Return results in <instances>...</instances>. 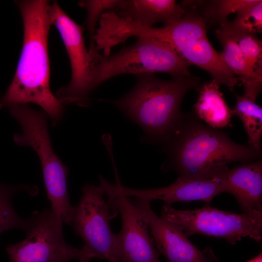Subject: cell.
<instances>
[{
  "label": "cell",
  "mask_w": 262,
  "mask_h": 262,
  "mask_svg": "<svg viewBox=\"0 0 262 262\" xmlns=\"http://www.w3.org/2000/svg\"><path fill=\"white\" fill-rule=\"evenodd\" d=\"M16 3L23 22V46L14 79L0 98V109L33 103L43 109L55 125L63 117V106L49 87V3L45 0H17Z\"/></svg>",
  "instance_id": "6da1fadb"
},
{
  "label": "cell",
  "mask_w": 262,
  "mask_h": 262,
  "mask_svg": "<svg viewBox=\"0 0 262 262\" xmlns=\"http://www.w3.org/2000/svg\"><path fill=\"white\" fill-rule=\"evenodd\" d=\"M162 147L167 156L163 169L185 178H213L228 170L230 163H249L262 156V150L233 142L227 133L204 124L193 111L184 114L173 136Z\"/></svg>",
  "instance_id": "7a4b0ae2"
},
{
  "label": "cell",
  "mask_w": 262,
  "mask_h": 262,
  "mask_svg": "<svg viewBox=\"0 0 262 262\" xmlns=\"http://www.w3.org/2000/svg\"><path fill=\"white\" fill-rule=\"evenodd\" d=\"M134 87L122 97L112 102L143 130L144 141L162 146L173 136L184 113L180 110L183 97L200 86L194 76L160 79L154 74L136 75Z\"/></svg>",
  "instance_id": "3957f363"
},
{
  "label": "cell",
  "mask_w": 262,
  "mask_h": 262,
  "mask_svg": "<svg viewBox=\"0 0 262 262\" xmlns=\"http://www.w3.org/2000/svg\"><path fill=\"white\" fill-rule=\"evenodd\" d=\"M185 10L176 22L161 28L144 27L122 18L115 25V36L121 42L131 36H147L162 41L171 47L190 66L195 65L208 72L220 84L232 92L238 85L236 77L220 58L209 41L207 22L190 0H183Z\"/></svg>",
  "instance_id": "277c9868"
},
{
  "label": "cell",
  "mask_w": 262,
  "mask_h": 262,
  "mask_svg": "<svg viewBox=\"0 0 262 262\" xmlns=\"http://www.w3.org/2000/svg\"><path fill=\"white\" fill-rule=\"evenodd\" d=\"M94 89L118 75L166 73L172 77L191 76L190 65L171 47L157 39L137 37L132 45L113 55L98 53L96 46L89 47Z\"/></svg>",
  "instance_id": "5b68a950"
},
{
  "label": "cell",
  "mask_w": 262,
  "mask_h": 262,
  "mask_svg": "<svg viewBox=\"0 0 262 262\" xmlns=\"http://www.w3.org/2000/svg\"><path fill=\"white\" fill-rule=\"evenodd\" d=\"M10 115L20 124L21 133L14 135L18 146L32 148L41 163L47 196L51 208L62 223L71 224L74 206L70 203L66 185L68 169L54 152L48 129V115L28 104L9 108Z\"/></svg>",
  "instance_id": "8992f818"
},
{
  "label": "cell",
  "mask_w": 262,
  "mask_h": 262,
  "mask_svg": "<svg viewBox=\"0 0 262 262\" xmlns=\"http://www.w3.org/2000/svg\"><path fill=\"white\" fill-rule=\"evenodd\" d=\"M187 236L201 234L225 239L232 245L245 237L256 242L262 239V211L236 213L209 206L179 210L164 205L161 216Z\"/></svg>",
  "instance_id": "52a82bcc"
},
{
  "label": "cell",
  "mask_w": 262,
  "mask_h": 262,
  "mask_svg": "<svg viewBox=\"0 0 262 262\" xmlns=\"http://www.w3.org/2000/svg\"><path fill=\"white\" fill-rule=\"evenodd\" d=\"M29 220L26 238L6 247L10 262H89L91 259L82 248L66 242L63 223L51 207L34 212Z\"/></svg>",
  "instance_id": "ba28073f"
},
{
  "label": "cell",
  "mask_w": 262,
  "mask_h": 262,
  "mask_svg": "<svg viewBox=\"0 0 262 262\" xmlns=\"http://www.w3.org/2000/svg\"><path fill=\"white\" fill-rule=\"evenodd\" d=\"M105 193L101 186L87 184L82 188L81 198L76 206L71 225L82 239V248L91 259L117 262L116 234L112 231V218Z\"/></svg>",
  "instance_id": "9c48e42d"
},
{
  "label": "cell",
  "mask_w": 262,
  "mask_h": 262,
  "mask_svg": "<svg viewBox=\"0 0 262 262\" xmlns=\"http://www.w3.org/2000/svg\"><path fill=\"white\" fill-rule=\"evenodd\" d=\"M49 13L51 24L61 36L71 68V81L58 90L57 98L62 104L87 107L89 95L94 89L90 57L83 36L84 28L67 16L56 1L49 5Z\"/></svg>",
  "instance_id": "30bf717a"
},
{
  "label": "cell",
  "mask_w": 262,
  "mask_h": 262,
  "mask_svg": "<svg viewBox=\"0 0 262 262\" xmlns=\"http://www.w3.org/2000/svg\"><path fill=\"white\" fill-rule=\"evenodd\" d=\"M110 211L119 213L122 227L116 234L117 262H162L145 218L130 197L107 195Z\"/></svg>",
  "instance_id": "8fae6325"
},
{
  "label": "cell",
  "mask_w": 262,
  "mask_h": 262,
  "mask_svg": "<svg viewBox=\"0 0 262 262\" xmlns=\"http://www.w3.org/2000/svg\"><path fill=\"white\" fill-rule=\"evenodd\" d=\"M116 184L106 182V192L110 195L139 198L150 202L164 201L166 205L178 202L201 200L210 203L217 195L225 192L222 173L211 179L179 177L171 184L158 188L137 189L125 187L116 177Z\"/></svg>",
  "instance_id": "7c38bea8"
},
{
  "label": "cell",
  "mask_w": 262,
  "mask_h": 262,
  "mask_svg": "<svg viewBox=\"0 0 262 262\" xmlns=\"http://www.w3.org/2000/svg\"><path fill=\"white\" fill-rule=\"evenodd\" d=\"M131 201L146 220L157 251L167 262H218L211 247L199 250L181 229L157 215L150 202L139 198Z\"/></svg>",
  "instance_id": "4fadbf2b"
},
{
  "label": "cell",
  "mask_w": 262,
  "mask_h": 262,
  "mask_svg": "<svg viewBox=\"0 0 262 262\" xmlns=\"http://www.w3.org/2000/svg\"><path fill=\"white\" fill-rule=\"evenodd\" d=\"M225 192L233 195L243 213L262 211V159L241 164L222 173Z\"/></svg>",
  "instance_id": "5bb4252c"
},
{
  "label": "cell",
  "mask_w": 262,
  "mask_h": 262,
  "mask_svg": "<svg viewBox=\"0 0 262 262\" xmlns=\"http://www.w3.org/2000/svg\"><path fill=\"white\" fill-rule=\"evenodd\" d=\"M114 11L119 17L144 27H151L157 22L170 25L185 13L181 4L174 0H121Z\"/></svg>",
  "instance_id": "9a60e30c"
},
{
  "label": "cell",
  "mask_w": 262,
  "mask_h": 262,
  "mask_svg": "<svg viewBox=\"0 0 262 262\" xmlns=\"http://www.w3.org/2000/svg\"><path fill=\"white\" fill-rule=\"evenodd\" d=\"M197 90L198 96L193 111L196 115L214 129L229 126L233 110L226 103L219 83L212 79L202 84Z\"/></svg>",
  "instance_id": "2e32d148"
},
{
  "label": "cell",
  "mask_w": 262,
  "mask_h": 262,
  "mask_svg": "<svg viewBox=\"0 0 262 262\" xmlns=\"http://www.w3.org/2000/svg\"><path fill=\"white\" fill-rule=\"evenodd\" d=\"M215 34L223 47L222 51L219 52L222 62L235 76L239 77L245 91L260 93L262 89V80L251 72L234 38L219 29L215 31Z\"/></svg>",
  "instance_id": "e0dca14e"
},
{
  "label": "cell",
  "mask_w": 262,
  "mask_h": 262,
  "mask_svg": "<svg viewBox=\"0 0 262 262\" xmlns=\"http://www.w3.org/2000/svg\"><path fill=\"white\" fill-rule=\"evenodd\" d=\"M236 104L233 110L243 123L248 136L247 145L257 150H261L262 136V108L256 99L245 94L240 96L233 93Z\"/></svg>",
  "instance_id": "ac0fdd59"
},
{
  "label": "cell",
  "mask_w": 262,
  "mask_h": 262,
  "mask_svg": "<svg viewBox=\"0 0 262 262\" xmlns=\"http://www.w3.org/2000/svg\"><path fill=\"white\" fill-rule=\"evenodd\" d=\"M20 191H26L32 196L37 194L36 186L26 184L9 186L0 183V234L14 229L25 231L29 226V218L25 219L15 211L13 204L14 195Z\"/></svg>",
  "instance_id": "d6986e66"
},
{
  "label": "cell",
  "mask_w": 262,
  "mask_h": 262,
  "mask_svg": "<svg viewBox=\"0 0 262 262\" xmlns=\"http://www.w3.org/2000/svg\"><path fill=\"white\" fill-rule=\"evenodd\" d=\"M256 0H190L210 26L219 27L228 20L231 13H237L251 5Z\"/></svg>",
  "instance_id": "ffe728a7"
},
{
  "label": "cell",
  "mask_w": 262,
  "mask_h": 262,
  "mask_svg": "<svg viewBox=\"0 0 262 262\" xmlns=\"http://www.w3.org/2000/svg\"><path fill=\"white\" fill-rule=\"evenodd\" d=\"M230 34H253L262 32V0H256L251 5L237 13L232 21L227 20L219 27Z\"/></svg>",
  "instance_id": "44dd1931"
},
{
  "label": "cell",
  "mask_w": 262,
  "mask_h": 262,
  "mask_svg": "<svg viewBox=\"0 0 262 262\" xmlns=\"http://www.w3.org/2000/svg\"><path fill=\"white\" fill-rule=\"evenodd\" d=\"M230 35L237 43L251 72L257 78L262 80V40L257 37L256 35L247 34Z\"/></svg>",
  "instance_id": "7402d4cb"
},
{
  "label": "cell",
  "mask_w": 262,
  "mask_h": 262,
  "mask_svg": "<svg viewBox=\"0 0 262 262\" xmlns=\"http://www.w3.org/2000/svg\"><path fill=\"white\" fill-rule=\"evenodd\" d=\"M121 0H87L79 2V5L86 9L87 29L90 38V45L95 44L94 36L97 24L105 10L115 11Z\"/></svg>",
  "instance_id": "603a6c76"
},
{
  "label": "cell",
  "mask_w": 262,
  "mask_h": 262,
  "mask_svg": "<svg viewBox=\"0 0 262 262\" xmlns=\"http://www.w3.org/2000/svg\"><path fill=\"white\" fill-rule=\"evenodd\" d=\"M246 262H262V253H261L255 258Z\"/></svg>",
  "instance_id": "cb8c5ba5"
},
{
  "label": "cell",
  "mask_w": 262,
  "mask_h": 262,
  "mask_svg": "<svg viewBox=\"0 0 262 262\" xmlns=\"http://www.w3.org/2000/svg\"><path fill=\"white\" fill-rule=\"evenodd\" d=\"M167 262L166 261V262Z\"/></svg>",
  "instance_id": "d4e9b609"
}]
</instances>
